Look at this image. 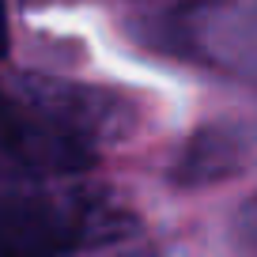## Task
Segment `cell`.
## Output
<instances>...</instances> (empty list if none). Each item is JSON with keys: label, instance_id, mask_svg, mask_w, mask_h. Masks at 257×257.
<instances>
[{"label": "cell", "instance_id": "cell-8", "mask_svg": "<svg viewBox=\"0 0 257 257\" xmlns=\"http://www.w3.org/2000/svg\"><path fill=\"white\" fill-rule=\"evenodd\" d=\"M23 4H31V0H23Z\"/></svg>", "mask_w": 257, "mask_h": 257}, {"label": "cell", "instance_id": "cell-3", "mask_svg": "<svg viewBox=\"0 0 257 257\" xmlns=\"http://www.w3.org/2000/svg\"><path fill=\"white\" fill-rule=\"evenodd\" d=\"M0 155L34 170L72 174L95 163V144L68 133L64 125H57L53 117H46L23 98L0 95Z\"/></svg>", "mask_w": 257, "mask_h": 257}, {"label": "cell", "instance_id": "cell-4", "mask_svg": "<svg viewBox=\"0 0 257 257\" xmlns=\"http://www.w3.org/2000/svg\"><path fill=\"white\" fill-rule=\"evenodd\" d=\"M253 159V133L231 121H208L193 128L170 163V182L178 189H204L242 174Z\"/></svg>", "mask_w": 257, "mask_h": 257}, {"label": "cell", "instance_id": "cell-1", "mask_svg": "<svg viewBox=\"0 0 257 257\" xmlns=\"http://www.w3.org/2000/svg\"><path fill=\"white\" fill-rule=\"evenodd\" d=\"M137 234V216L87 193H4L0 257H72L76 249L110 246Z\"/></svg>", "mask_w": 257, "mask_h": 257}, {"label": "cell", "instance_id": "cell-6", "mask_svg": "<svg viewBox=\"0 0 257 257\" xmlns=\"http://www.w3.org/2000/svg\"><path fill=\"white\" fill-rule=\"evenodd\" d=\"M8 57V12H4V4H0V61Z\"/></svg>", "mask_w": 257, "mask_h": 257}, {"label": "cell", "instance_id": "cell-5", "mask_svg": "<svg viewBox=\"0 0 257 257\" xmlns=\"http://www.w3.org/2000/svg\"><path fill=\"white\" fill-rule=\"evenodd\" d=\"M231 238L238 242L246 253L257 257V193L249 201L238 204V212H234V219H231Z\"/></svg>", "mask_w": 257, "mask_h": 257}, {"label": "cell", "instance_id": "cell-7", "mask_svg": "<svg viewBox=\"0 0 257 257\" xmlns=\"http://www.w3.org/2000/svg\"><path fill=\"white\" fill-rule=\"evenodd\" d=\"M121 257H155V253H121Z\"/></svg>", "mask_w": 257, "mask_h": 257}, {"label": "cell", "instance_id": "cell-2", "mask_svg": "<svg viewBox=\"0 0 257 257\" xmlns=\"http://www.w3.org/2000/svg\"><path fill=\"white\" fill-rule=\"evenodd\" d=\"M19 98L64 125L68 133L83 137L87 144L95 140H121L128 137L140 121V110L128 95L95 87V83H76V80H57V76H23L16 83Z\"/></svg>", "mask_w": 257, "mask_h": 257}]
</instances>
